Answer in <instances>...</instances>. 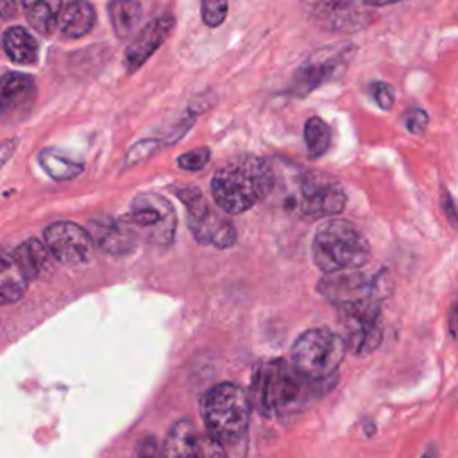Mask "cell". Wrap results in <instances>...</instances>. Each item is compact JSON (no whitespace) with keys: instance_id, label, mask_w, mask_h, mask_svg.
Wrapping results in <instances>:
<instances>
[{"instance_id":"obj_1","label":"cell","mask_w":458,"mask_h":458,"mask_svg":"<svg viewBox=\"0 0 458 458\" xmlns=\"http://www.w3.org/2000/svg\"><path fill=\"white\" fill-rule=\"evenodd\" d=\"M274 186L270 165L254 154H242L224 163L211 179V195L216 206L238 215L263 200Z\"/></svg>"},{"instance_id":"obj_2","label":"cell","mask_w":458,"mask_h":458,"mask_svg":"<svg viewBox=\"0 0 458 458\" xmlns=\"http://www.w3.org/2000/svg\"><path fill=\"white\" fill-rule=\"evenodd\" d=\"M308 379L284 360L267 361L252 379V403L263 415H290L308 403Z\"/></svg>"},{"instance_id":"obj_3","label":"cell","mask_w":458,"mask_h":458,"mask_svg":"<svg viewBox=\"0 0 458 458\" xmlns=\"http://www.w3.org/2000/svg\"><path fill=\"white\" fill-rule=\"evenodd\" d=\"M311 252L315 265L326 274L361 268L370 259V245L365 234L342 218H333L318 225Z\"/></svg>"},{"instance_id":"obj_4","label":"cell","mask_w":458,"mask_h":458,"mask_svg":"<svg viewBox=\"0 0 458 458\" xmlns=\"http://www.w3.org/2000/svg\"><path fill=\"white\" fill-rule=\"evenodd\" d=\"M202 417L208 433L224 444H236L247 435L250 420V399L234 383L213 386L202 403Z\"/></svg>"},{"instance_id":"obj_5","label":"cell","mask_w":458,"mask_h":458,"mask_svg":"<svg viewBox=\"0 0 458 458\" xmlns=\"http://www.w3.org/2000/svg\"><path fill=\"white\" fill-rule=\"evenodd\" d=\"M345 351L347 347L338 333L313 327L295 340L292 347L293 367L310 383H322L335 376Z\"/></svg>"},{"instance_id":"obj_6","label":"cell","mask_w":458,"mask_h":458,"mask_svg":"<svg viewBox=\"0 0 458 458\" xmlns=\"http://www.w3.org/2000/svg\"><path fill=\"white\" fill-rule=\"evenodd\" d=\"M354 52L356 48L349 41H340L317 48L295 70L288 88L290 95L301 98L313 93L324 84L342 79L352 61Z\"/></svg>"},{"instance_id":"obj_7","label":"cell","mask_w":458,"mask_h":458,"mask_svg":"<svg viewBox=\"0 0 458 458\" xmlns=\"http://www.w3.org/2000/svg\"><path fill=\"white\" fill-rule=\"evenodd\" d=\"M394 290L392 279L386 270L374 274L361 272L358 268L331 272L318 281V292L331 304L344 306L361 301L383 302Z\"/></svg>"},{"instance_id":"obj_8","label":"cell","mask_w":458,"mask_h":458,"mask_svg":"<svg viewBox=\"0 0 458 458\" xmlns=\"http://www.w3.org/2000/svg\"><path fill=\"white\" fill-rule=\"evenodd\" d=\"M338 320L345 347L358 356L370 354L383 340L381 302L377 301L338 306Z\"/></svg>"},{"instance_id":"obj_9","label":"cell","mask_w":458,"mask_h":458,"mask_svg":"<svg viewBox=\"0 0 458 458\" xmlns=\"http://www.w3.org/2000/svg\"><path fill=\"white\" fill-rule=\"evenodd\" d=\"M132 229H140L143 236L157 245H168L175 234V211L172 204L156 193H141L134 197L129 215L123 218Z\"/></svg>"},{"instance_id":"obj_10","label":"cell","mask_w":458,"mask_h":458,"mask_svg":"<svg viewBox=\"0 0 458 458\" xmlns=\"http://www.w3.org/2000/svg\"><path fill=\"white\" fill-rule=\"evenodd\" d=\"M345 191L333 177L320 172H308L301 181L299 209L306 218H326L345 208Z\"/></svg>"},{"instance_id":"obj_11","label":"cell","mask_w":458,"mask_h":458,"mask_svg":"<svg viewBox=\"0 0 458 458\" xmlns=\"http://www.w3.org/2000/svg\"><path fill=\"white\" fill-rule=\"evenodd\" d=\"M310 18L324 30L356 32L374 20V11L361 0H320L310 9Z\"/></svg>"},{"instance_id":"obj_12","label":"cell","mask_w":458,"mask_h":458,"mask_svg":"<svg viewBox=\"0 0 458 458\" xmlns=\"http://www.w3.org/2000/svg\"><path fill=\"white\" fill-rule=\"evenodd\" d=\"M161 458H227V454L216 438L199 433L188 419H182L165 438Z\"/></svg>"},{"instance_id":"obj_13","label":"cell","mask_w":458,"mask_h":458,"mask_svg":"<svg viewBox=\"0 0 458 458\" xmlns=\"http://www.w3.org/2000/svg\"><path fill=\"white\" fill-rule=\"evenodd\" d=\"M45 245L63 265H81L91 258V234L73 222H54L45 229Z\"/></svg>"},{"instance_id":"obj_14","label":"cell","mask_w":458,"mask_h":458,"mask_svg":"<svg viewBox=\"0 0 458 458\" xmlns=\"http://www.w3.org/2000/svg\"><path fill=\"white\" fill-rule=\"evenodd\" d=\"M36 100V82L30 75L9 72L0 77V122L23 120Z\"/></svg>"},{"instance_id":"obj_15","label":"cell","mask_w":458,"mask_h":458,"mask_svg":"<svg viewBox=\"0 0 458 458\" xmlns=\"http://www.w3.org/2000/svg\"><path fill=\"white\" fill-rule=\"evenodd\" d=\"M174 16L163 14L150 20L141 32L132 39L125 50V68L129 73L136 72L168 38L174 29Z\"/></svg>"},{"instance_id":"obj_16","label":"cell","mask_w":458,"mask_h":458,"mask_svg":"<svg viewBox=\"0 0 458 458\" xmlns=\"http://www.w3.org/2000/svg\"><path fill=\"white\" fill-rule=\"evenodd\" d=\"M93 242L107 254H127L138 243V231L125 220H95L91 224Z\"/></svg>"},{"instance_id":"obj_17","label":"cell","mask_w":458,"mask_h":458,"mask_svg":"<svg viewBox=\"0 0 458 458\" xmlns=\"http://www.w3.org/2000/svg\"><path fill=\"white\" fill-rule=\"evenodd\" d=\"M29 281L14 252L0 250V304H11L21 299Z\"/></svg>"},{"instance_id":"obj_18","label":"cell","mask_w":458,"mask_h":458,"mask_svg":"<svg viewBox=\"0 0 458 458\" xmlns=\"http://www.w3.org/2000/svg\"><path fill=\"white\" fill-rule=\"evenodd\" d=\"M95 20H97V14L89 2L72 0L59 13L57 29L64 38H81L93 29Z\"/></svg>"},{"instance_id":"obj_19","label":"cell","mask_w":458,"mask_h":458,"mask_svg":"<svg viewBox=\"0 0 458 458\" xmlns=\"http://www.w3.org/2000/svg\"><path fill=\"white\" fill-rule=\"evenodd\" d=\"M13 252L18 258V261L23 267L29 279L41 277L52 270L54 256L50 254L48 247L36 238L21 242Z\"/></svg>"},{"instance_id":"obj_20","label":"cell","mask_w":458,"mask_h":458,"mask_svg":"<svg viewBox=\"0 0 458 458\" xmlns=\"http://www.w3.org/2000/svg\"><path fill=\"white\" fill-rule=\"evenodd\" d=\"M4 50L18 64H32L38 59V41L23 27H11L2 36Z\"/></svg>"},{"instance_id":"obj_21","label":"cell","mask_w":458,"mask_h":458,"mask_svg":"<svg viewBox=\"0 0 458 458\" xmlns=\"http://www.w3.org/2000/svg\"><path fill=\"white\" fill-rule=\"evenodd\" d=\"M29 23L41 34L50 36L57 27L61 0H21Z\"/></svg>"},{"instance_id":"obj_22","label":"cell","mask_w":458,"mask_h":458,"mask_svg":"<svg viewBox=\"0 0 458 458\" xmlns=\"http://www.w3.org/2000/svg\"><path fill=\"white\" fill-rule=\"evenodd\" d=\"M107 13L114 34L125 39L132 34L141 18V4L138 0H111Z\"/></svg>"},{"instance_id":"obj_23","label":"cell","mask_w":458,"mask_h":458,"mask_svg":"<svg viewBox=\"0 0 458 458\" xmlns=\"http://www.w3.org/2000/svg\"><path fill=\"white\" fill-rule=\"evenodd\" d=\"M304 143H306V150L308 156L311 159H317L320 156H324L331 145V129L329 125L318 118V116H311L306 120L304 123Z\"/></svg>"},{"instance_id":"obj_24","label":"cell","mask_w":458,"mask_h":458,"mask_svg":"<svg viewBox=\"0 0 458 458\" xmlns=\"http://www.w3.org/2000/svg\"><path fill=\"white\" fill-rule=\"evenodd\" d=\"M39 163L47 170V174L55 181L72 179L77 174H81V170H82L81 163H75L73 159H70L68 156H64L63 152L54 150V148L43 150L39 154Z\"/></svg>"},{"instance_id":"obj_25","label":"cell","mask_w":458,"mask_h":458,"mask_svg":"<svg viewBox=\"0 0 458 458\" xmlns=\"http://www.w3.org/2000/svg\"><path fill=\"white\" fill-rule=\"evenodd\" d=\"M200 13L208 27H218L227 16V0H202Z\"/></svg>"},{"instance_id":"obj_26","label":"cell","mask_w":458,"mask_h":458,"mask_svg":"<svg viewBox=\"0 0 458 458\" xmlns=\"http://www.w3.org/2000/svg\"><path fill=\"white\" fill-rule=\"evenodd\" d=\"M209 148L208 147H199V148H193L190 152H184L179 156L177 159V165L182 168V170H188V172H197L200 168H204L209 161Z\"/></svg>"},{"instance_id":"obj_27","label":"cell","mask_w":458,"mask_h":458,"mask_svg":"<svg viewBox=\"0 0 458 458\" xmlns=\"http://www.w3.org/2000/svg\"><path fill=\"white\" fill-rule=\"evenodd\" d=\"M369 95L372 97V100L383 109V111H390L394 106V89L390 84L386 82H372L369 86Z\"/></svg>"},{"instance_id":"obj_28","label":"cell","mask_w":458,"mask_h":458,"mask_svg":"<svg viewBox=\"0 0 458 458\" xmlns=\"http://www.w3.org/2000/svg\"><path fill=\"white\" fill-rule=\"evenodd\" d=\"M404 125L411 134H420L428 127V113L420 107H411L404 113Z\"/></svg>"},{"instance_id":"obj_29","label":"cell","mask_w":458,"mask_h":458,"mask_svg":"<svg viewBox=\"0 0 458 458\" xmlns=\"http://www.w3.org/2000/svg\"><path fill=\"white\" fill-rule=\"evenodd\" d=\"M159 147L157 140H145L140 141L136 147H132V150L127 154V166H132L134 163L145 159L148 154H152L156 148Z\"/></svg>"},{"instance_id":"obj_30","label":"cell","mask_w":458,"mask_h":458,"mask_svg":"<svg viewBox=\"0 0 458 458\" xmlns=\"http://www.w3.org/2000/svg\"><path fill=\"white\" fill-rule=\"evenodd\" d=\"M138 458H161V451L157 447V442L152 437H147L140 442Z\"/></svg>"},{"instance_id":"obj_31","label":"cell","mask_w":458,"mask_h":458,"mask_svg":"<svg viewBox=\"0 0 458 458\" xmlns=\"http://www.w3.org/2000/svg\"><path fill=\"white\" fill-rule=\"evenodd\" d=\"M442 206H444V211H445V215H447L449 224L454 225V227H458V211H456V208H454V202H453L451 195H449L445 190H444V193H442Z\"/></svg>"},{"instance_id":"obj_32","label":"cell","mask_w":458,"mask_h":458,"mask_svg":"<svg viewBox=\"0 0 458 458\" xmlns=\"http://www.w3.org/2000/svg\"><path fill=\"white\" fill-rule=\"evenodd\" d=\"M447 329H449V336H451L453 340H458V297L453 301V304H451V308H449Z\"/></svg>"},{"instance_id":"obj_33","label":"cell","mask_w":458,"mask_h":458,"mask_svg":"<svg viewBox=\"0 0 458 458\" xmlns=\"http://www.w3.org/2000/svg\"><path fill=\"white\" fill-rule=\"evenodd\" d=\"M16 138H11V140H5V141H0V168L7 163V159L13 156V152L16 150Z\"/></svg>"},{"instance_id":"obj_34","label":"cell","mask_w":458,"mask_h":458,"mask_svg":"<svg viewBox=\"0 0 458 458\" xmlns=\"http://www.w3.org/2000/svg\"><path fill=\"white\" fill-rule=\"evenodd\" d=\"M18 13V0H0V18L9 20Z\"/></svg>"},{"instance_id":"obj_35","label":"cell","mask_w":458,"mask_h":458,"mask_svg":"<svg viewBox=\"0 0 458 458\" xmlns=\"http://www.w3.org/2000/svg\"><path fill=\"white\" fill-rule=\"evenodd\" d=\"M363 4L370 5V7H383V5H390V4H397L401 0H361Z\"/></svg>"},{"instance_id":"obj_36","label":"cell","mask_w":458,"mask_h":458,"mask_svg":"<svg viewBox=\"0 0 458 458\" xmlns=\"http://www.w3.org/2000/svg\"><path fill=\"white\" fill-rule=\"evenodd\" d=\"M420 458H438V453H437V447L435 445H428L426 451L422 453Z\"/></svg>"}]
</instances>
